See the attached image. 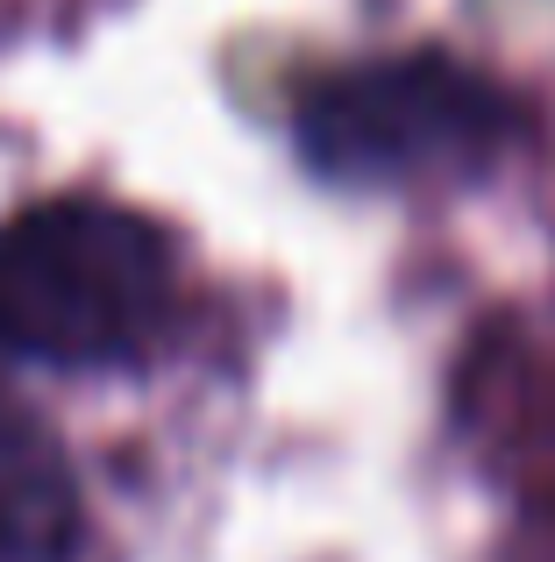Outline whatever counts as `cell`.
Returning <instances> with one entry per match:
<instances>
[{"mask_svg":"<svg viewBox=\"0 0 555 562\" xmlns=\"http://www.w3.org/2000/svg\"><path fill=\"white\" fill-rule=\"evenodd\" d=\"M506 143H513V100L434 50L335 71L299 100L306 165L342 186L471 179Z\"/></svg>","mask_w":555,"mask_h":562,"instance_id":"cell-2","label":"cell"},{"mask_svg":"<svg viewBox=\"0 0 555 562\" xmlns=\"http://www.w3.org/2000/svg\"><path fill=\"white\" fill-rule=\"evenodd\" d=\"M79 535V484L50 427L0 398V562H65Z\"/></svg>","mask_w":555,"mask_h":562,"instance_id":"cell-3","label":"cell"},{"mask_svg":"<svg viewBox=\"0 0 555 562\" xmlns=\"http://www.w3.org/2000/svg\"><path fill=\"white\" fill-rule=\"evenodd\" d=\"M171 306V249L107 200H43L0 221V349L57 371L122 363Z\"/></svg>","mask_w":555,"mask_h":562,"instance_id":"cell-1","label":"cell"}]
</instances>
